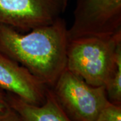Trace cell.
Masks as SVG:
<instances>
[{
    "label": "cell",
    "instance_id": "obj_3",
    "mask_svg": "<svg viewBox=\"0 0 121 121\" xmlns=\"http://www.w3.org/2000/svg\"><path fill=\"white\" fill-rule=\"evenodd\" d=\"M51 89L72 121H95L109 102L105 87L89 85L66 68Z\"/></svg>",
    "mask_w": 121,
    "mask_h": 121
},
{
    "label": "cell",
    "instance_id": "obj_7",
    "mask_svg": "<svg viewBox=\"0 0 121 121\" xmlns=\"http://www.w3.org/2000/svg\"><path fill=\"white\" fill-rule=\"evenodd\" d=\"M9 106L21 121H72L63 111L52 90L48 88L43 104H30L12 93L6 92Z\"/></svg>",
    "mask_w": 121,
    "mask_h": 121
},
{
    "label": "cell",
    "instance_id": "obj_6",
    "mask_svg": "<svg viewBox=\"0 0 121 121\" xmlns=\"http://www.w3.org/2000/svg\"><path fill=\"white\" fill-rule=\"evenodd\" d=\"M0 88L30 104H43L48 87L11 58L0 52Z\"/></svg>",
    "mask_w": 121,
    "mask_h": 121
},
{
    "label": "cell",
    "instance_id": "obj_2",
    "mask_svg": "<svg viewBox=\"0 0 121 121\" xmlns=\"http://www.w3.org/2000/svg\"><path fill=\"white\" fill-rule=\"evenodd\" d=\"M121 47V34L110 37L83 36L69 40L66 69L92 86H105Z\"/></svg>",
    "mask_w": 121,
    "mask_h": 121
},
{
    "label": "cell",
    "instance_id": "obj_10",
    "mask_svg": "<svg viewBox=\"0 0 121 121\" xmlns=\"http://www.w3.org/2000/svg\"><path fill=\"white\" fill-rule=\"evenodd\" d=\"M0 121H21V120L17 113L9 107L4 110H0Z\"/></svg>",
    "mask_w": 121,
    "mask_h": 121
},
{
    "label": "cell",
    "instance_id": "obj_5",
    "mask_svg": "<svg viewBox=\"0 0 121 121\" xmlns=\"http://www.w3.org/2000/svg\"><path fill=\"white\" fill-rule=\"evenodd\" d=\"M69 0H0V24L19 32L55 22L65 12Z\"/></svg>",
    "mask_w": 121,
    "mask_h": 121
},
{
    "label": "cell",
    "instance_id": "obj_1",
    "mask_svg": "<svg viewBox=\"0 0 121 121\" xmlns=\"http://www.w3.org/2000/svg\"><path fill=\"white\" fill-rule=\"evenodd\" d=\"M69 41L68 28L62 17L26 34L0 24V52L25 67L49 88L66 68Z\"/></svg>",
    "mask_w": 121,
    "mask_h": 121
},
{
    "label": "cell",
    "instance_id": "obj_4",
    "mask_svg": "<svg viewBox=\"0 0 121 121\" xmlns=\"http://www.w3.org/2000/svg\"><path fill=\"white\" fill-rule=\"evenodd\" d=\"M69 40L121 34V0H77Z\"/></svg>",
    "mask_w": 121,
    "mask_h": 121
},
{
    "label": "cell",
    "instance_id": "obj_9",
    "mask_svg": "<svg viewBox=\"0 0 121 121\" xmlns=\"http://www.w3.org/2000/svg\"><path fill=\"white\" fill-rule=\"evenodd\" d=\"M95 121H121V106L109 102Z\"/></svg>",
    "mask_w": 121,
    "mask_h": 121
},
{
    "label": "cell",
    "instance_id": "obj_8",
    "mask_svg": "<svg viewBox=\"0 0 121 121\" xmlns=\"http://www.w3.org/2000/svg\"><path fill=\"white\" fill-rule=\"evenodd\" d=\"M104 87L108 101L121 106V47L118 50L114 67Z\"/></svg>",
    "mask_w": 121,
    "mask_h": 121
},
{
    "label": "cell",
    "instance_id": "obj_11",
    "mask_svg": "<svg viewBox=\"0 0 121 121\" xmlns=\"http://www.w3.org/2000/svg\"><path fill=\"white\" fill-rule=\"evenodd\" d=\"M9 108L6 91L0 88V110H4Z\"/></svg>",
    "mask_w": 121,
    "mask_h": 121
}]
</instances>
